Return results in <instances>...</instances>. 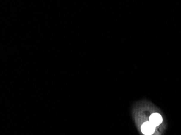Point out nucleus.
<instances>
[{
	"instance_id": "obj_1",
	"label": "nucleus",
	"mask_w": 181,
	"mask_h": 135,
	"mask_svg": "<svg viewBox=\"0 0 181 135\" xmlns=\"http://www.w3.org/2000/svg\"><path fill=\"white\" fill-rule=\"evenodd\" d=\"M156 126L150 122H146L143 123L141 128L142 133L145 135H151L155 131Z\"/></svg>"
},
{
	"instance_id": "obj_2",
	"label": "nucleus",
	"mask_w": 181,
	"mask_h": 135,
	"mask_svg": "<svg viewBox=\"0 0 181 135\" xmlns=\"http://www.w3.org/2000/svg\"><path fill=\"white\" fill-rule=\"evenodd\" d=\"M162 117L158 113L152 114L150 117L149 122H150L155 126H158L162 122Z\"/></svg>"
}]
</instances>
